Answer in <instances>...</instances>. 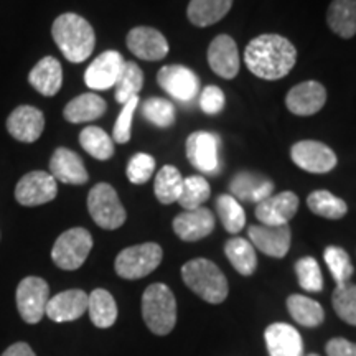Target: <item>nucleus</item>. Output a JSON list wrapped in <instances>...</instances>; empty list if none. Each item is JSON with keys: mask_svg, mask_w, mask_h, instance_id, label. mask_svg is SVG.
<instances>
[{"mask_svg": "<svg viewBox=\"0 0 356 356\" xmlns=\"http://www.w3.org/2000/svg\"><path fill=\"white\" fill-rule=\"evenodd\" d=\"M297 210H299L297 195L292 191H282L257 203L256 218L264 226H282L296 216Z\"/></svg>", "mask_w": 356, "mask_h": 356, "instance_id": "15", "label": "nucleus"}, {"mask_svg": "<svg viewBox=\"0 0 356 356\" xmlns=\"http://www.w3.org/2000/svg\"><path fill=\"white\" fill-rule=\"evenodd\" d=\"M208 63L218 76L233 79L239 71V53L229 35H218L208 48Z\"/></svg>", "mask_w": 356, "mask_h": 356, "instance_id": "21", "label": "nucleus"}, {"mask_svg": "<svg viewBox=\"0 0 356 356\" xmlns=\"http://www.w3.org/2000/svg\"><path fill=\"white\" fill-rule=\"evenodd\" d=\"M48 300H50V287L42 277L30 275L17 287V309L26 323L35 325L44 317Z\"/></svg>", "mask_w": 356, "mask_h": 356, "instance_id": "8", "label": "nucleus"}, {"mask_svg": "<svg viewBox=\"0 0 356 356\" xmlns=\"http://www.w3.org/2000/svg\"><path fill=\"white\" fill-rule=\"evenodd\" d=\"M305 356H318V355H315V353H310V355H305Z\"/></svg>", "mask_w": 356, "mask_h": 356, "instance_id": "47", "label": "nucleus"}, {"mask_svg": "<svg viewBox=\"0 0 356 356\" xmlns=\"http://www.w3.org/2000/svg\"><path fill=\"white\" fill-rule=\"evenodd\" d=\"M210 184H208L203 177L193 175L184 178V188H181V195L180 198H178V203L185 208V211L197 210V208L202 207V204L210 198Z\"/></svg>", "mask_w": 356, "mask_h": 356, "instance_id": "37", "label": "nucleus"}, {"mask_svg": "<svg viewBox=\"0 0 356 356\" xmlns=\"http://www.w3.org/2000/svg\"><path fill=\"white\" fill-rule=\"evenodd\" d=\"M296 274L300 287L307 292H322L323 275L318 262L314 257H302L296 262Z\"/></svg>", "mask_w": 356, "mask_h": 356, "instance_id": "41", "label": "nucleus"}, {"mask_svg": "<svg viewBox=\"0 0 356 356\" xmlns=\"http://www.w3.org/2000/svg\"><path fill=\"white\" fill-rule=\"evenodd\" d=\"M88 211L102 229H118L126 222V210L109 184H97L88 195Z\"/></svg>", "mask_w": 356, "mask_h": 356, "instance_id": "6", "label": "nucleus"}, {"mask_svg": "<svg viewBox=\"0 0 356 356\" xmlns=\"http://www.w3.org/2000/svg\"><path fill=\"white\" fill-rule=\"evenodd\" d=\"M307 204H309L312 213L327 218V220H340L348 211V207L343 200L335 197L327 190H317L310 193L307 198Z\"/></svg>", "mask_w": 356, "mask_h": 356, "instance_id": "34", "label": "nucleus"}, {"mask_svg": "<svg viewBox=\"0 0 356 356\" xmlns=\"http://www.w3.org/2000/svg\"><path fill=\"white\" fill-rule=\"evenodd\" d=\"M327 91L323 84L305 81L293 86L286 97L287 109L296 115H314L325 106Z\"/></svg>", "mask_w": 356, "mask_h": 356, "instance_id": "20", "label": "nucleus"}, {"mask_svg": "<svg viewBox=\"0 0 356 356\" xmlns=\"http://www.w3.org/2000/svg\"><path fill=\"white\" fill-rule=\"evenodd\" d=\"M325 351L328 356H356V345L345 338H332Z\"/></svg>", "mask_w": 356, "mask_h": 356, "instance_id": "45", "label": "nucleus"}, {"mask_svg": "<svg viewBox=\"0 0 356 356\" xmlns=\"http://www.w3.org/2000/svg\"><path fill=\"white\" fill-rule=\"evenodd\" d=\"M79 144L91 157L97 160H109L114 155V140L101 127H84L79 134Z\"/></svg>", "mask_w": 356, "mask_h": 356, "instance_id": "33", "label": "nucleus"}, {"mask_svg": "<svg viewBox=\"0 0 356 356\" xmlns=\"http://www.w3.org/2000/svg\"><path fill=\"white\" fill-rule=\"evenodd\" d=\"M233 0H191L186 8L188 20L197 26H210L231 10Z\"/></svg>", "mask_w": 356, "mask_h": 356, "instance_id": "29", "label": "nucleus"}, {"mask_svg": "<svg viewBox=\"0 0 356 356\" xmlns=\"http://www.w3.org/2000/svg\"><path fill=\"white\" fill-rule=\"evenodd\" d=\"M328 26L341 38L356 35V0H333L327 13Z\"/></svg>", "mask_w": 356, "mask_h": 356, "instance_id": "27", "label": "nucleus"}, {"mask_svg": "<svg viewBox=\"0 0 356 356\" xmlns=\"http://www.w3.org/2000/svg\"><path fill=\"white\" fill-rule=\"evenodd\" d=\"M155 170V159L149 154H136L127 163V178L134 185H144Z\"/></svg>", "mask_w": 356, "mask_h": 356, "instance_id": "42", "label": "nucleus"}, {"mask_svg": "<svg viewBox=\"0 0 356 356\" xmlns=\"http://www.w3.org/2000/svg\"><path fill=\"white\" fill-rule=\"evenodd\" d=\"M88 314L97 328L113 327L118 320V305L114 297L104 289H95L88 296Z\"/></svg>", "mask_w": 356, "mask_h": 356, "instance_id": "28", "label": "nucleus"}, {"mask_svg": "<svg viewBox=\"0 0 356 356\" xmlns=\"http://www.w3.org/2000/svg\"><path fill=\"white\" fill-rule=\"evenodd\" d=\"M218 216L225 226V229L231 234L239 233L246 225V213H244L241 203L233 195H221L216 200Z\"/></svg>", "mask_w": 356, "mask_h": 356, "instance_id": "36", "label": "nucleus"}, {"mask_svg": "<svg viewBox=\"0 0 356 356\" xmlns=\"http://www.w3.org/2000/svg\"><path fill=\"white\" fill-rule=\"evenodd\" d=\"M142 115L157 127H170L175 122V106L163 97H150L142 104Z\"/></svg>", "mask_w": 356, "mask_h": 356, "instance_id": "38", "label": "nucleus"}, {"mask_svg": "<svg viewBox=\"0 0 356 356\" xmlns=\"http://www.w3.org/2000/svg\"><path fill=\"white\" fill-rule=\"evenodd\" d=\"M297 50L286 37L266 33L249 42L244 51V63L257 78L275 81L287 76L296 66Z\"/></svg>", "mask_w": 356, "mask_h": 356, "instance_id": "1", "label": "nucleus"}, {"mask_svg": "<svg viewBox=\"0 0 356 356\" xmlns=\"http://www.w3.org/2000/svg\"><path fill=\"white\" fill-rule=\"evenodd\" d=\"M106 109H108V104L101 96L95 92H84L66 104L63 115L71 124H83L102 118V114H106Z\"/></svg>", "mask_w": 356, "mask_h": 356, "instance_id": "26", "label": "nucleus"}, {"mask_svg": "<svg viewBox=\"0 0 356 356\" xmlns=\"http://www.w3.org/2000/svg\"><path fill=\"white\" fill-rule=\"evenodd\" d=\"M200 108L204 114H220L225 108V92L218 86H207L200 96Z\"/></svg>", "mask_w": 356, "mask_h": 356, "instance_id": "44", "label": "nucleus"}, {"mask_svg": "<svg viewBox=\"0 0 356 356\" xmlns=\"http://www.w3.org/2000/svg\"><path fill=\"white\" fill-rule=\"evenodd\" d=\"M287 309L291 317L307 328L318 327L325 318V312L317 300H312L305 296H299V293H293L289 297Z\"/></svg>", "mask_w": 356, "mask_h": 356, "instance_id": "30", "label": "nucleus"}, {"mask_svg": "<svg viewBox=\"0 0 356 356\" xmlns=\"http://www.w3.org/2000/svg\"><path fill=\"white\" fill-rule=\"evenodd\" d=\"M50 175L68 185H84L89 180L83 159L66 147H58L53 152L50 159Z\"/></svg>", "mask_w": 356, "mask_h": 356, "instance_id": "22", "label": "nucleus"}, {"mask_svg": "<svg viewBox=\"0 0 356 356\" xmlns=\"http://www.w3.org/2000/svg\"><path fill=\"white\" fill-rule=\"evenodd\" d=\"M142 317L155 335H168L177 323V300L165 284H152L142 296Z\"/></svg>", "mask_w": 356, "mask_h": 356, "instance_id": "4", "label": "nucleus"}, {"mask_svg": "<svg viewBox=\"0 0 356 356\" xmlns=\"http://www.w3.org/2000/svg\"><path fill=\"white\" fill-rule=\"evenodd\" d=\"M186 157L200 172L215 173L220 167V137L204 131L193 132L186 139Z\"/></svg>", "mask_w": 356, "mask_h": 356, "instance_id": "11", "label": "nucleus"}, {"mask_svg": "<svg viewBox=\"0 0 356 356\" xmlns=\"http://www.w3.org/2000/svg\"><path fill=\"white\" fill-rule=\"evenodd\" d=\"M44 129V115L33 106H19L7 118V131L15 140L32 144L38 140Z\"/></svg>", "mask_w": 356, "mask_h": 356, "instance_id": "16", "label": "nucleus"}, {"mask_svg": "<svg viewBox=\"0 0 356 356\" xmlns=\"http://www.w3.org/2000/svg\"><path fill=\"white\" fill-rule=\"evenodd\" d=\"M124 63H126V60L119 51L109 50L101 53L88 66L86 73H84V83L95 91H106V89L114 88L124 68Z\"/></svg>", "mask_w": 356, "mask_h": 356, "instance_id": "13", "label": "nucleus"}, {"mask_svg": "<svg viewBox=\"0 0 356 356\" xmlns=\"http://www.w3.org/2000/svg\"><path fill=\"white\" fill-rule=\"evenodd\" d=\"M92 249V236L84 228H71L60 234L51 249V259L63 270H76Z\"/></svg>", "mask_w": 356, "mask_h": 356, "instance_id": "7", "label": "nucleus"}, {"mask_svg": "<svg viewBox=\"0 0 356 356\" xmlns=\"http://www.w3.org/2000/svg\"><path fill=\"white\" fill-rule=\"evenodd\" d=\"M231 195L241 202L261 203L269 198L274 191V184L269 178H264L252 172H241L233 178L229 185Z\"/></svg>", "mask_w": 356, "mask_h": 356, "instance_id": "24", "label": "nucleus"}, {"mask_svg": "<svg viewBox=\"0 0 356 356\" xmlns=\"http://www.w3.org/2000/svg\"><path fill=\"white\" fill-rule=\"evenodd\" d=\"M332 304L343 322L356 325V284L346 282L337 286L332 296Z\"/></svg>", "mask_w": 356, "mask_h": 356, "instance_id": "39", "label": "nucleus"}, {"mask_svg": "<svg viewBox=\"0 0 356 356\" xmlns=\"http://www.w3.org/2000/svg\"><path fill=\"white\" fill-rule=\"evenodd\" d=\"M2 356H37L33 353V350L30 348V345L19 341V343H13L12 346L3 351Z\"/></svg>", "mask_w": 356, "mask_h": 356, "instance_id": "46", "label": "nucleus"}, {"mask_svg": "<svg viewBox=\"0 0 356 356\" xmlns=\"http://www.w3.org/2000/svg\"><path fill=\"white\" fill-rule=\"evenodd\" d=\"M88 312V293L79 289H71L56 293L53 299L48 300L44 315L56 323L73 322L81 318Z\"/></svg>", "mask_w": 356, "mask_h": 356, "instance_id": "19", "label": "nucleus"}, {"mask_svg": "<svg viewBox=\"0 0 356 356\" xmlns=\"http://www.w3.org/2000/svg\"><path fill=\"white\" fill-rule=\"evenodd\" d=\"M139 96H134L129 99L126 104H122V111L119 113L118 121L114 124L113 131V140L118 144H127L131 140V129H132V119L136 114L137 106H139Z\"/></svg>", "mask_w": 356, "mask_h": 356, "instance_id": "43", "label": "nucleus"}, {"mask_svg": "<svg viewBox=\"0 0 356 356\" xmlns=\"http://www.w3.org/2000/svg\"><path fill=\"white\" fill-rule=\"evenodd\" d=\"M291 157L297 167L310 173H328L338 162L330 147L317 140H300L293 144Z\"/></svg>", "mask_w": 356, "mask_h": 356, "instance_id": "10", "label": "nucleus"}, {"mask_svg": "<svg viewBox=\"0 0 356 356\" xmlns=\"http://www.w3.org/2000/svg\"><path fill=\"white\" fill-rule=\"evenodd\" d=\"M58 185L50 173L35 170L24 175L15 188V198L22 207H40L56 198Z\"/></svg>", "mask_w": 356, "mask_h": 356, "instance_id": "9", "label": "nucleus"}, {"mask_svg": "<svg viewBox=\"0 0 356 356\" xmlns=\"http://www.w3.org/2000/svg\"><path fill=\"white\" fill-rule=\"evenodd\" d=\"M325 262H327L328 269L335 279L337 286H341V284L350 282L351 275H353L355 269L353 264H351L348 252L345 249L338 246H328L323 252Z\"/></svg>", "mask_w": 356, "mask_h": 356, "instance_id": "40", "label": "nucleus"}, {"mask_svg": "<svg viewBox=\"0 0 356 356\" xmlns=\"http://www.w3.org/2000/svg\"><path fill=\"white\" fill-rule=\"evenodd\" d=\"M181 279L186 287L208 304H221L228 297V280L215 262L203 259H191L181 267Z\"/></svg>", "mask_w": 356, "mask_h": 356, "instance_id": "3", "label": "nucleus"}, {"mask_svg": "<svg viewBox=\"0 0 356 356\" xmlns=\"http://www.w3.org/2000/svg\"><path fill=\"white\" fill-rule=\"evenodd\" d=\"M249 239L252 246L270 257H284L291 249V228L289 225L282 226H251L249 228Z\"/></svg>", "mask_w": 356, "mask_h": 356, "instance_id": "18", "label": "nucleus"}, {"mask_svg": "<svg viewBox=\"0 0 356 356\" xmlns=\"http://www.w3.org/2000/svg\"><path fill=\"white\" fill-rule=\"evenodd\" d=\"M127 48L132 55L145 61H159L168 55V43L152 26H136L127 33Z\"/></svg>", "mask_w": 356, "mask_h": 356, "instance_id": "14", "label": "nucleus"}, {"mask_svg": "<svg viewBox=\"0 0 356 356\" xmlns=\"http://www.w3.org/2000/svg\"><path fill=\"white\" fill-rule=\"evenodd\" d=\"M225 254L241 275L254 274L257 267V256L254 246L248 239L231 238L225 244Z\"/></svg>", "mask_w": 356, "mask_h": 356, "instance_id": "31", "label": "nucleus"}, {"mask_svg": "<svg viewBox=\"0 0 356 356\" xmlns=\"http://www.w3.org/2000/svg\"><path fill=\"white\" fill-rule=\"evenodd\" d=\"M29 83L37 89L40 95L51 97L58 95L63 84V70L61 63L53 56H44L40 60L29 74Z\"/></svg>", "mask_w": 356, "mask_h": 356, "instance_id": "25", "label": "nucleus"}, {"mask_svg": "<svg viewBox=\"0 0 356 356\" xmlns=\"http://www.w3.org/2000/svg\"><path fill=\"white\" fill-rule=\"evenodd\" d=\"M264 340L269 356H304V341L292 325L280 322L269 325Z\"/></svg>", "mask_w": 356, "mask_h": 356, "instance_id": "23", "label": "nucleus"}, {"mask_svg": "<svg viewBox=\"0 0 356 356\" xmlns=\"http://www.w3.org/2000/svg\"><path fill=\"white\" fill-rule=\"evenodd\" d=\"M163 257L162 248L157 243H144L122 249L115 257L114 269L119 277L127 280L142 279L160 266Z\"/></svg>", "mask_w": 356, "mask_h": 356, "instance_id": "5", "label": "nucleus"}, {"mask_svg": "<svg viewBox=\"0 0 356 356\" xmlns=\"http://www.w3.org/2000/svg\"><path fill=\"white\" fill-rule=\"evenodd\" d=\"M51 35L56 47L71 63H83L92 55L96 35L91 24L76 13H63L53 22Z\"/></svg>", "mask_w": 356, "mask_h": 356, "instance_id": "2", "label": "nucleus"}, {"mask_svg": "<svg viewBox=\"0 0 356 356\" xmlns=\"http://www.w3.org/2000/svg\"><path fill=\"white\" fill-rule=\"evenodd\" d=\"M181 188H184V177L177 170L175 167L165 165L160 168V172L155 177V197L160 203L170 204L178 202L181 195Z\"/></svg>", "mask_w": 356, "mask_h": 356, "instance_id": "32", "label": "nucleus"}, {"mask_svg": "<svg viewBox=\"0 0 356 356\" xmlns=\"http://www.w3.org/2000/svg\"><path fill=\"white\" fill-rule=\"evenodd\" d=\"M157 83L173 99L188 102L198 95L200 79L190 68L181 65H167L159 71Z\"/></svg>", "mask_w": 356, "mask_h": 356, "instance_id": "12", "label": "nucleus"}, {"mask_svg": "<svg viewBox=\"0 0 356 356\" xmlns=\"http://www.w3.org/2000/svg\"><path fill=\"white\" fill-rule=\"evenodd\" d=\"M173 231L181 241H200L207 238L215 229V216L208 208L200 207L197 210H188L175 216L172 222Z\"/></svg>", "mask_w": 356, "mask_h": 356, "instance_id": "17", "label": "nucleus"}, {"mask_svg": "<svg viewBox=\"0 0 356 356\" xmlns=\"http://www.w3.org/2000/svg\"><path fill=\"white\" fill-rule=\"evenodd\" d=\"M142 86H144V73H142L139 65H136L134 61H126L114 86L115 101L119 104H126L131 97L139 96Z\"/></svg>", "mask_w": 356, "mask_h": 356, "instance_id": "35", "label": "nucleus"}]
</instances>
